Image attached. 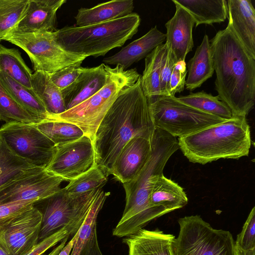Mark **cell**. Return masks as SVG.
<instances>
[{"mask_svg":"<svg viewBox=\"0 0 255 255\" xmlns=\"http://www.w3.org/2000/svg\"><path fill=\"white\" fill-rule=\"evenodd\" d=\"M95 165L92 141L84 135L76 140L55 145L53 157L46 169L64 180L71 181Z\"/></svg>","mask_w":255,"mask_h":255,"instance_id":"obj_13","label":"cell"},{"mask_svg":"<svg viewBox=\"0 0 255 255\" xmlns=\"http://www.w3.org/2000/svg\"><path fill=\"white\" fill-rule=\"evenodd\" d=\"M235 246L243 251L255 249V207L251 210L241 232L238 235Z\"/></svg>","mask_w":255,"mask_h":255,"instance_id":"obj_38","label":"cell"},{"mask_svg":"<svg viewBox=\"0 0 255 255\" xmlns=\"http://www.w3.org/2000/svg\"><path fill=\"white\" fill-rule=\"evenodd\" d=\"M173 3L176 7L175 12L165 24V43L177 62L185 61L187 54L192 50L194 46L192 30L195 21L185 9Z\"/></svg>","mask_w":255,"mask_h":255,"instance_id":"obj_16","label":"cell"},{"mask_svg":"<svg viewBox=\"0 0 255 255\" xmlns=\"http://www.w3.org/2000/svg\"><path fill=\"white\" fill-rule=\"evenodd\" d=\"M180 102L203 112L225 120L233 117L229 108L217 96L204 91L190 93L177 98Z\"/></svg>","mask_w":255,"mask_h":255,"instance_id":"obj_31","label":"cell"},{"mask_svg":"<svg viewBox=\"0 0 255 255\" xmlns=\"http://www.w3.org/2000/svg\"><path fill=\"white\" fill-rule=\"evenodd\" d=\"M65 2V0H29L22 18L12 31L22 33L56 31V12Z\"/></svg>","mask_w":255,"mask_h":255,"instance_id":"obj_17","label":"cell"},{"mask_svg":"<svg viewBox=\"0 0 255 255\" xmlns=\"http://www.w3.org/2000/svg\"><path fill=\"white\" fill-rule=\"evenodd\" d=\"M108 194L101 189L97 195L77 232V239L70 255H103L98 241L97 221Z\"/></svg>","mask_w":255,"mask_h":255,"instance_id":"obj_22","label":"cell"},{"mask_svg":"<svg viewBox=\"0 0 255 255\" xmlns=\"http://www.w3.org/2000/svg\"><path fill=\"white\" fill-rule=\"evenodd\" d=\"M3 40L23 50L32 62L35 71L49 75L65 67L82 64L87 58L65 50L57 42L54 32L22 33L12 31Z\"/></svg>","mask_w":255,"mask_h":255,"instance_id":"obj_9","label":"cell"},{"mask_svg":"<svg viewBox=\"0 0 255 255\" xmlns=\"http://www.w3.org/2000/svg\"><path fill=\"white\" fill-rule=\"evenodd\" d=\"M154 128L139 78L121 91L99 125L92 141L95 165L108 177L124 146L136 136L150 139Z\"/></svg>","mask_w":255,"mask_h":255,"instance_id":"obj_1","label":"cell"},{"mask_svg":"<svg viewBox=\"0 0 255 255\" xmlns=\"http://www.w3.org/2000/svg\"><path fill=\"white\" fill-rule=\"evenodd\" d=\"M35 166L16 155L0 137V187L20 172Z\"/></svg>","mask_w":255,"mask_h":255,"instance_id":"obj_35","label":"cell"},{"mask_svg":"<svg viewBox=\"0 0 255 255\" xmlns=\"http://www.w3.org/2000/svg\"><path fill=\"white\" fill-rule=\"evenodd\" d=\"M176 63L168 48L167 53L162 63L160 78V89L162 96H169V79Z\"/></svg>","mask_w":255,"mask_h":255,"instance_id":"obj_42","label":"cell"},{"mask_svg":"<svg viewBox=\"0 0 255 255\" xmlns=\"http://www.w3.org/2000/svg\"><path fill=\"white\" fill-rule=\"evenodd\" d=\"M228 24L237 37L255 58V10L250 0H228Z\"/></svg>","mask_w":255,"mask_h":255,"instance_id":"obj_18","label":"cell"},{"mask_svg":"<svg viewBox=\"0 0 255 255\" xmlns=\"http://www.w3.org/2000/svg\"><path fill=\"white\" fill-rule=\"evenodd\" d=\"M151 154L147 163L132 181L123 183L126 205L120 220L114 229V236L127 237L136 233L152 220L169 213L153 207L149 197L170 156L179 149L178 139L157 128L151 138Z\"/></svg>","mask_w":255,"mask_h":255,"instance_id":"obj_3","label":"cell"},{"mask_svg":"<svg viewBox=\"0 0 255 255\" xmlns=\"http://www.w3.org/2000/svg\"><path fill=\"white\" fill-rule=\"evenodd\" d=\"M31 86L50 117L66 111L62 92L52 82L49 74L35 71L32 75Z\"/></svg>","mask_w":255,"mask_h":255,"instance_id":"obj_27","label":"cell"},{"mask_svg":"<svg viewBox=\"0 0 255 255\" xmlns=\"http://www.w3.org/2000/svg\"><path fill=\"white\" fill-rule=\"evenodd\" d=\"M179 149L191 162L204 165L220 159L248 156L252 145L246 117H234L178 138Z\"/></svg>","mask_w":255,"mask_h":255,"instance_id":"obj_4","label":"cell"},{"mask_svg":"<svg viewBox=\"0 0 255 255\" xmlns=\"http://www.w3.org/2000/svg\"><path fill=\"white\" fill-rule=\"evenodd\" d=\"M36 203L35 201L30 200L0 203V226L7 223Z\"/></svg>","mask_w":255,"mask_h":255,"instance_id":"obj_40","label":"cell"},{"mask_svg":"<svg viewBox=\"0 0 255 255\" xmlns=\"http://www.w3.org/2000/svg\"><path fill=\"white\" fill-rule=\"evenodd\" d=\"M187 73L185 61H180L175 63L169 82V96L174 97L175 94L184 90Z\"/></svg>","mask_w":255,"mask_h":255,"instance_id":"obj_41","label":"cell"},{"mask_svg":"<svg viewBox=\"0 0 255 255\" xmlns=\"http://www.w3.org/2000/svg\"><path fill=\"white\" fill-rule=\"evenodd\" d=\"M81 226L72 224L65 226L56 233L39 241L24 255H44V253L67 237H73Z\"/></svg>","mask_w":255,"mask_h":255,"instance_id":"obj_37","label":"cell"},{"mask_svg":"<svg viewBox=\"0 0 255 255\" xmlns=\"http://www.w3.org/2000/svg\"><path fill=\"white\" fill-rule=\"evenodd\" d=\"M167 51L168 47L165 43L157 46L145 58L144 69L140 81L143 93L148 99L161 96V70Z\"/></svg>","mask_w":255,"mask_h":255,"instance_id":"obj_28","label":"cell"},{"mask_svg":"<svg viewBox=\"0 0 255 255\" xmlns=\"http://www.w3.org/2000/svg\"><path fill=\"white\" fill-rule=\"evenodd\" d=\"M193 17L195 27L201 24L211 25L221 23L228 17L227 1L225 0H172Z\"/></svg>","mask_w":255,"mask_h":255,"instance_id":"obj_25","label":"cell"},{"mask_svg":"<svg viewBox=\"0 0 255 255\" xmlns=\"http://www.w3.org/2000/svg\"></svg>","mask_w":255,"mask_h":255,"instance_id":"obj_47","label":"cell"},{"mask_svg":"<svg viewBox=\"0 0 255 255\" xmlns=\"http://www.w3.org/2000/svg\"><path fill=\"white\" fill-rule=\"evenodd\" d=\"M151 154V139L136 136L123 148L113 166L111 174L125 183L133 180Z\"/></svg>","mask_w":255,"mask_h":255,"instance_id":"obj_15","label":"cell"},{"mask_svg":"<svg viewBox=\"0 0 255 255\" xmlns=\"http://www.w3.org/2000/svg\"><path fill=\"white\" fill-rule=\"evenodd\" d=\"M0 79L7 92L23 108L41 121L49 119V114L32 89L16 82L0 71Z\"/></svg>","mask_w":255,"mask_h":255,"instance_id":"obj_29","label":"cell"},{"mask_svg":"<svg viewBox=\"0 0 255 255\" xmlns=\"http://www.w3.org/2000/svg\"><path fill=\"white\" fill-rule=\"evenodd\" d=\"M0 71L16 82L32 89L33 73L17 49L7 48L0 44Z\"/></svg>","mask_w":255,"mask_h":255,"instance_id":"obj_30","label":"cell"},{"mask_svg":"<svg viewBox=\"0 0 255 255\" xmlns=\"http://www.w3.org/2000/svg\"></svg>","mask_w":255,"mask_h":255,"instance_id":"obj_48","label":"cell"},{"mask_svg":"<svg viewBox=\"0 0 255 255\" xmlns=\"http://www.w3.org/2000/svg\"><path fill=\"white\" fill-rule=\"evenodd\" d=\"M42 219L34 205L0 226V242L9 255H24L38 243Z\"/></svg>","mask_w":255,"mask_h":255,"instance_id":"obj_14","label":"cell"},{"mask_svg":"<svg viewBox=\"0 0 255 255\" xmlns=\"http://www.w3.org/2000/svg\"><path fill=\"white\" fill-rule=\"evenodd\" d=\"M0 255H9L6 249L0 242Z\"/></svg>","mask_w":255,"mask_h":255,"instance_id":"obj_46","label":"cell"},{"mask_svg":"<svg viewBox=\"0 0 255 255\" xmlns=\"http://www.w3.org/2000/svg\"><path fill=\"white\" fill-rule=\"evenodd\" d=\"M69 237H66L63 239L60 243V244L56 248H55L49 254L47 255H58L59 253L61 251L62 248L66 244L67 241L69 239Z\"/></svg>","mask_w":255,"mask_h":255,"instance_id":"obj_44","label":"cell"},{"mask_svg":"<svg viewBox=\"0 0 255 255\" xmlns=\"http://www.w3.org/2000/svg\"><path fill=\"white\" fill-rule=\"evenodd\" d=\"M108 65L102 63L91 68H84L76 81L62 91L66 110L86 100L102 88L109 76Z\"/></svg>","mask_w":255,"mask_h":255,"instance_id":"obj_19","label":"cell"},{"mask_svg":"<svg viewBox=\"0 0 255 255\" xmlns=\"http://www.w3.org/2000/svg\"><path fill=\"white\" fill-rule=\"evenodd\" d=\"M174 255H235V241L228 231L214 229L199 215L178 219Z\"/></svg>","mask_w":255,"mask_h":255,"instance_id":"obj_7","label":"cell"},{"mask_svg":"<svg viewBox=\"0 0 255 255\" xmlns=\"http://www.w3.org/2000/svg\"><path fill=\"white\" fill-rule=\"evenodd\" d=\"M64 180L45 168L24 170L0 187V203L20 201H44L58 192Z\"/></svg>","mask_w":255,"mask_h":255,"instance_id":"obj_12","label":"cell"},{"mask_svg":"<svg viewBox=\"0 0 255 255\" xmlns=\"http://www.w3.org/2000/svg\"><path fill=\"white\" fill-rule=\"evenodd\" d=\"M155 128L173 137H182L226 120L193 108L175 96L148 99Z\"/></svg>","mask_w":255,"mask_h":255,"instance_id":"obj_8","label":"cell"},{"mask_svg":"<svg viewBox=\"0 0 255 255\" xmlns=\"http://www.w3.org/2000/svg\"><path fill=\"white\" fill-rule=\"evenodd\" d=\"M149 202L153 207L162 208L170 212L184 207L188 199L180 186L162 175L153 186Z\"/></svg>","mask_w":255,"mask_h":255,"instance_id":"obj_26","label":"cell"},{"mask_svg":"<svg viewBox=\"0 0 255 255\" xmlns=\"http://www.w3.org/2000/svg\"><path fill=\"white\" fill-rule=\"evenodd\" d=\"M0 119L5 123L36 124L43 121L20 106L4 88L0 79Z\"/></svg>","mask_w":255,"mask_h":255,"instance_id":"obj_33","label":"cell"},{"mask_svg":"<svg viewBox=\"0 0 255 255\" xmlns=\"http://www.w3.org/2000/svg\"><path fill=\"white\" fill-rule=\"evenodd\" d=\"M102 188L79 194H69L62 188L46 199L38 242L63 227L81 226Z\"/></svg>","mask_w":255,"mask_h":255,"instance_id":"obj_10","label":"cell"},{"mask_svg":"<svg viewBox=\"0 0 255 255\" xmlns=\"http://www.w3.org/2000/svg\"><path fill=\"white\" fill-rule=\"evenodd\" d=\"M175 236L156 229H141L136 233L126 237L123 243L128 248V255H174Z\"/></svg>","mask_w":255,"mask_h":255,"instance_id":"obj_20","label":"cell"},{"mask_svg":"<svg viewBox=\"0 0 255 255\" xmlns=\"http://www.w3.org/2000/svg\"><path fill=\"white\" fill-rule=\"evenodd\" d=\"M34 125L55 145L76 140L84 135L78 127L68 122L46 120Z\"/></svg>","mask_w":255,"mask_h":255,"instance_id":"obj_32","label":"cell"},{"mask_svg":"<svg viewBox=\"0 0 255 255\" xmlns=\"http://www.w3.org/2000/svg\"><path fill=\"white\" fill-rule=\"evenodd\" d=\"M140 76L136 69L109 66L108 80L103 88L79 105L48 120L73 124L93 141L99 125L121 91L135 84Z\"/></svg>","mask_w":255,"mask_h":255,"instance_id":"obj_6","label":"cell"},{"mask_svg":"<svg viewBox=\"0 0 255 255\" xmlns=\"http://www.w3.org/2000/svg\"><path fill=\"white\" fill-rule=\"evenodd\" d=\"M133 9L132 0H113L91 8H79L75 19L77 26H86L128 15Z\"/></svg>","mask_w":255,"mask_h":255,"instance_id":"obj_23","label":"cell"},{"mask_svg":"<svg viewBox=\"0 0 255 255\" xmlns=\"http://www.w3.org/2000/svg\"><path fill=\"white\" fill-rule=\"evenodd\" d=\"M235 255H255V249L249 251H243L235 246Z\"/></svg>","mask_w":255,"mask_h":255,"instance_id":"obj_45","label":"cell"},{"mask_svg":"<svg viewBox=\"0 0 255 255\" xmlns=\"http://www.w3.org/2000/svg\"><path fill=\"white\" fill-rule=\"evenodd\" d=\"M77 237V234L76 233L69 242L62 248L58 255H70L76 240Z\"/></svg>","mask_w":255,"mask_h":255,"instance_id":"obj_43","label":"cell"},{"mask_svg":"<svg viewBox=\"0 0 255 255\" xmlns=\"http://www.w3.org/2000/svg\"><path fill=\"white\" fill-rule=\"evenodd\" d=\"M84 69L81 64H77L63 68L50 75L52 82L62 92L78 79Z\"/></svg>","mask_w":255,"mask_h":255,"instance_id":"obj_39","label":"cell"},{"mask_svg":"<svg viewBox=\"0 0 255 255\" xmlns=\"http://www.w3.org/2000/svg\"><path fill=\"white\" fill-rule=\"evenodd\" d=\"M0 137L16 155L34 166L46 168L53 157L55 144L34 124L5 123Z\"/></svg>","mask_w":255,"mask_h":255,"instance_id":"obj_11","label":"cell"},{"mask_svg":"<svg viewBox=\"0 0 255 255\" xmlns=\"http://www.w3.org/2000/svg\"><path fill=\"white\" fill-rule=\"evenodd\" d=\"M165 34L157 28L152 27L141 37L132 41L115 54L104 58L106 65H119L127 70L149 54L157 46L165 41Z\"/></svg>","mask_w":255,"mask_h":255,"instance_id":"obj_21","label":"cell"},{"mask_svg":"<svg viewBox=\"0 0 255 255\" xmlns=\"http://www.w3.org/2000/svg\"><path fill=\"white\" fill-rule=\"evenodd\" d=\"M186 89L192 91L210 78L214 72L209 37L205 34L195 53L187 63Z\"/></svg>","mask_w":255,"mask_h":255,"instance_id":"obj_24","label":"cell"},{"mask_svg":"<svg viewBox=\"0 0 255 255\" xmlns=\"http://www.w3.org/2000/svg\"><path fill=\"white\" fill-rule=\"evenodd\" d=\"M218 97L234 117H246L255 102V58L246 49L231 26L210 40Z\"/></svg>","mask_w":255,"mask_h":255,"instance_id":"obj_2","label":"cell"},{"mask_svg":"<svg viewBox=\"0 0 255 255\" xmlns=\"http://www.w3.org/2000/svg\"><path fill=\"white\" fill-rule=\"evenodd\" d=\"M107 181V177L95 165L86 172L70 181L64 189L69 194H82L102 188Z\"/></svg>","mask_w":255,"mask_h":255,"instance_id":"obj_36","label":"cell"},{"mask_svg":"<svg viewBox=\"0 0 255 255\" xmlns=\"http://www.w3.org/2000/svg\"><path fill=\"white\" fill-rule=\"evenodd\" d=\"M29 0H0V42L15 28Z\"/></svg>","mask_w":255,"mask_h":255,"instance_id":"obj_34","label":"cell"},{"mask_svg":"<svg viewBox=\"0 0 255 255\" xmlns=\"http://www.w3.org/2000/svg\"><path fill=\"white\" fill-rule=\"evenodd\" d=\"M139 15L130 14L111 21L78 27L66 26L54 32L58 43L66 51L86 57L104 56L111 49L122 47L135 34Z\"/></svg>","mask_w":255,"mask_h":255,"instance_id":"obj_5","label":"cell"}]
</instances>
